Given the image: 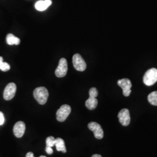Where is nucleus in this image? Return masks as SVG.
I'll list each match as a JSON object with an SVG mask.
<instances>
[{"mask_svg": "<svg viewBox=\"0 0 157 157\" xmlns=\"http://www.w3.org/2000/svg\"><path fill=\"white\" fill-rule=\"evenodd\" d=\"M33 95L39 104L40 105H44L47 101L49 93L44 87H39L34 90Z\"/></svg>", "mask_w": 157, "mask_h": 157, "instance_id": "obj_1", "label": "nucleus"}, {"mask_svg": "<svg viewBox=\"0 0 157 157\" xmlns=\"http://www.w3.org/2000/svg\"><path fill=\"white\" fill-rule=\"evenodd\" d=\"M91 157H102V156L100 155H99V154H94Z\"/></svg>", "mask_w": 157, "mask_h": 157, "instance_id": "obj_22", "label": "nucleus"}, {"mask_svg": "<svg viewBox=\"0 0 157 157\" xmlns=\"http://www.w3.org/2000/svg\"><path fill=\"white\" fill-rule=\"evenodd\" d=\"M11 68L10 65L7 63L3 61L2 56H0V70L3 72H7Z\"/></svg>", "mask_w": 157, "mask_h": 157, "instance_id": "obj_16", "label": "nucleus"}, {"mask_svg": "<svg viewBox=\"0 0 157 157\" xmlns=\"http://www.w3.org/2000/svg\"><path fill=\"white\" fill-rule=\"evenodd\" d=\"M86 107L90 110H93L98 105V100L96 98L89 97L86 101Z\"/></svg>", "mask_w": 157, "mask_h": 157, "instance_id": "obj_14", "label": "nucleus"}, {"mask_svg": "<svg viewBox=\"0 0 157 157\" xmlns=\"http://www.w3.org/2000/svg\"><path fill=\"white\" fill-rule=\"evenodd\" d=\"M71 112V108L69 105H63L56 112V119L59 122H63Z\"/></svg>", "mask_w": 157, "mask_h": 157, "instance_id": "obj_3", "label": "nucleus"}, {"mask_svg": "<svg viewBox=\"0 0 157 157\" xmlns=\"http://www.w3.org/2000/svg\"><path fill=\"white\" fill-rule=\"evenodd\" d=\"M67 61L65 58H62L59 62V65L56 70V75L58 78H63L66 76L67 72Z\"/></svg>", "mask_w": 157, "mask_h": 157, "instance_id": "obj_5", "label": "nucleus"}, {"mask_svg": "<svg viewBox=\"0 0 157 157\" xmlns=\"http://www.w3.org/2000/svg\"><path fill=\"white\" fill-rule=\"evenodd\" d=\"M55 146H56V150L58 151H61L63 153H65L67 152L65 141L61 138H57L56 139Z\"/></svg>", "mask_w": 157, "mask_h": 157, "instance_id": "obj_13", "label": "nucleus"}, {"mask_svg": "<svg viewBox=\"0 0 157 157\" xmlns=\"http://www.w3.org/2000/svg\"><path fill=\"white\" fill-rule=\"evenodd\" d=\"M26 157H34L33 153L32 152H29L26 154Z\"/></svg>", "mask_w": 157, "mask_h": 157, "instance_id": "obj_21", "label": "nucleus"}, {"mask_svg": "<svg viewBox=\"0 0 157 157\" xmlns=\"http://www.w3.org/2000/svg\"><path fill=\"white\" fill-rule=\"evenodd\" d=\"M25 129H26V126L23 122L22 121L17 122L13 126V132L14 135L17 138L22 137L25 133Z\"/></svg>", "mask_w": 157, "mask_h": 157, "instance_id": "obj_10", "label": "nucleus"}, {"mask_svg": "<svg viewBox=\"0 0 157 157\" xmlns=\"http://www.w3.org/2000/svg\"><path fill=\"white\" fill-rule=\"evenodd\" d=\"M118 84L123 90V94L125 97H128L132 91L131 87L132 86L130 80L128 78H122L119 80L118 81Z\"/></svg>", "mask_w": 157, "mask_h": 157, "instance_id": "obj_7", "label": "nucleus"}, {"mask_svg": "<svg viewBox=\"0 0 157 157\" xmlns=\"http://www.w3.org/2000/svg\"><path fill=\"white\" fill-rule=\"evenodd\" d=\"M5 122V118L2 112L0 111V125H2Z\"/></svg>", "mask_w": 157, "mask_h": 157, "instance_id": "obj_19", "label": "nucleus"}, {"mask_svg": "<svg viewBox=\"0 0 157 157\" xmlns=\"http://www.w3.org/2000/svg\"><path fill=\"white\" fill-rule=\"evenodd\" d=\"M17 92V86L14 83H10L6 86L4 91L3 97L6 101L12 100L16 94Z\"/></svg>", "mask_w": 157, "mask_h": 157, "instance_id": "obj_6", "label": "nucleus"}, {"mask_svg": "<svg viewBox=\"0 0 157 157\" xmlns=\"http://www.w3.org/2000/svg\"><path fill=\"white\" fill-rule=\"evenodd\" d=\"M52 4L51 0H40L35 4L36 9L39 11H44Z\"/></svg>", "mask_w": 157, "mask_h": 157, "instance_id": "obj_11", "label": "nucleus"}, {"mask_svg": "<svg viewBox=\"0 0 157 157\" xmlns=\"http://www.w3.org/2000/svg\"><path fill=\"white\" fill-rule=\"evenodd\" d=\"M118 117L119 122L122 126H127L130 124V117L129 111L128 109L124 108L121 110L118 113Z\"/></svg>", "mask_w": 157, "mask_h": 157, "instance_id": "obj_9", "label": "nucleus"}, {"mask_svg": "<svg viewBox=\"0 0 157 157\" xmlns=\"http://www.w3.org/2000/svg\"><path fill=\"white\" fill-rule=\"evenodd\" d=\"M56 143V139L52 137V136H50L48 137L46 139V146L48 147H52L55 146Z\"/></svg>", "mask_w": 157, "mask_h": 157, "instance_id": "obj_17", "label": "nucleus"}, {"mask_svg": "<svg viewBox=\"0 0 157 157\" xmlns=\"http://www.w3.org/2000/svg\"><path fill=\"white\" fill-rule=\"evenodd\" d=\"M148 101L154 106H157V91H153L148 95Z\"/></svg>", "mask_w": 157, "mask_h": 157, "instance_id": "obj_15", "label": "nucleus"}, {"mask_svg": "<svg viewBox=\"0 0 157 157\" xmlns=\"http://www.w3.org/2000/svg\"><path fill=\"white\" fill-rule=\"evenodd\" d=\"M88 128L93 132L94 135L96 139H101L104 137V131L102 129L100 124H97V122H92L88 124Z\"/></svg>", "mask_w": 157, "mask_h": 157, "instance_id": "obj_8", "label": "nucleus"}, {"mask_svg": "<svg viewBox=\"0 0 157 157\" xmlns=\"http://www.w3.org/2000/svg\"><path fill=\"white\" fill-rule=\"evenodd\" d=\"M6 40L8 45H19L21 43V40L11 33L8 34L6 36Z\"/></svg>", "mask_w": 157, "mask_h": 157, "instance_id": "obj_12", "label": "nucleus"}, {"mask_svg": "<svg viewBox=\"0 0 157 157\" xmlns=\"http://www.w3.org/2000/svg\"><path fill=\"white\" fill-rule=\"evenodd\" d=\"M98 94V90L95 87H92L89 90V95L90 97H94L96 98Z\"/></svg>", "mask_w": 157, "mask_h": 157, "instance_id": "obj_18", "label": "nucleus"}, {"mask_svg": "<svg viewBox=\"0 0 157 157\" xmlns=\"http://www.w3.org/2000/svg\"><path fill=\"white\" fill-rule=\"evenodd\" d=\"M72 62L73 67L76 70L80 72H83L86 70L87 67L86 63L80 54H76L73 56Z\"/></svg>", "mask_w": 157, "mask_h": 157, "instance_id": "obj_4", "label": "nucleus"}, {"mask_svg": "<svg viewBox=\"0 0 157 157\" xmlns=\"http://www.w3.org/2000/svg\"><path fill=\"white\" fill-rule=\"evenodd\" d=\"M40 157H46L45 156H43V155H41V156H40Z\"/></svg>", "mask_w": 157, "mask_h": 157, "instance_id": "obj_23", "label": "nucleus"}, {"mask_svg": "<svg viewBox=\"0 0 157 157\" xmlns=\"http://www.w3.org/2000/svg\"><path fill=\"white\" fill-rule=\"evenodd\" d=\"M157 82V69L151 68L148 70L144 75L143 82L146 86H150Z\"/></svg>", "mask_w": 157, "mask_h": 157, "instance_id": "obj_2", "label": "nucleus"}, {"mask_svg": "<svg viewBox=\"0 0 157 157\" xmlns=\"http://www.w3.org/2000/svg\"><path fill=\"white\" fill-rule=\"evenodd\" d=\"M45 151H46V152H47L48 154H49V155H51V154L53 153V150L52 149V147L46 146V148H45Z\"/></svg>", "mask_w": 157, "mask_h": 157, "instance_id": "obj_20", "label": "nucleus"}]
</instances>
